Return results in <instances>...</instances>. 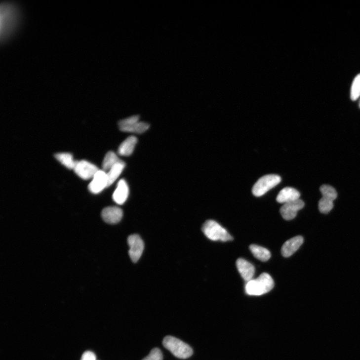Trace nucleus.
I'll return each mask as SVG.
<instances>
[{
	"label": "nucleus",
	"mask_w": 360,
	"mask_h": 360,
	"mask_svg": "<svg viewBox=\"0 0 360 360\" xmlns=\"http://www.w3.org/2000/svg\"><path fill=\"white\" fill-rule=\"evenodd\" d=\"M274 287L272 278L269 274L264 273L258 278L248 282L245 286V291L249 295L261 296L271 291Z\"/></svg>",
	"instance_id": "1"
},
{
	"label": "nucleus",
	"mask_w": 360,
	"mask_h": 360,
	"mask_svg": "<svg viewBox=\"0 0 360 360\" xmlns=\"http://www.w3.org/2000/svg\"><path fill=\"white\" fill-rule=\"evenodd\" d=\"M17 20V9L14 5L4 2L1 6V36L6 37L16 25Z\"/></svg>",
	"instance_id": "2"
},
{
	"label": "nucleus",
	"mask_w": 360,
	"mask_h": 360,
	"mask_svg": "<svg viewBox=\"0 0 360 360\" xmlns=\"http://www.w3.org/2000/svg\"><path fill=\"white\" fill-rule=\"evenodd\" d=\"M163 345L173 355L180 359H187L193 353L192 348L189 345L173 336L165 337Z\"/></svg>",
	"instance_id": "3"
},
{
	"label": "nucleus",
	"mask_w": 360,
	"mask_h": 360,
	"mask_svg": "<svg viewBox=\"0 0 360 360\" xmlns=\"http://www.w3.org/2000/svg\"><path fill=\"white\" fill-rule=\"evenodd\" d=\"M202 231L212 241L227 242L232 241L233 237L227 231L214 220H208L203 225Z\"/></svg>",
	"instance_id": "4"
},
{
	"label": "nucleus",
	"mask_w": 360,
	"mask_h": 360,
	"mask_svg": "<svg viewBox=\"0 0 360 360\" xmlns=\"http://www.w3.org/2000/svg\"><path fill=\"white\" fill-rule=\"evenodd\" d=\"M281 181V178L279 175L270 174L260 178L252 188V193L255 196L261 197L276 187Z\"/></svg>",
	"instance_id": "5"
},
{
	"label": "nucleus",
	"mask_w": 360,
	"mask_h": 360,
	"mask_svg": "<svg viewBox=\"0 0 360 360\" xmlns=\"http://www.w3.org/2000/svg\"><path fill=\"white\" fill-rule=\"evenodd\" d=\"M322 198L319 202V209L320 212L328 214L333 208L334 201L337 197L336 190L329 185H323L320 188Z\"/></svg>",
	"instance_id": "6"
},
{
	"label": "nucleus",
	"mask_w": 360,
	"mask_h": 360,
	"mask_svg": "<svg viewBox=\"0 0 360 360\" xmlns=\"http://www.w3.org/2000/svg\"><path fill=\"white\" fill-rule=\"evenodd\" d=\"M73 170L79 177L85 180L93 178L99 170L96 166L85 160L76 161Z\"/></svg>",
	"instance_id": "7"
},
{
	"label": "nucleus",
	"mask_w": 360,
	"mask_h": 360,
	"mask_svg": "<svg viewBox=\"0 0 360 360\" xmlns=\"http://www.w3.org/2000/svg\"><path fill=\"white\" fill-rule=\"evenodd\" d=\"M128 243L130 247L129 254L130 258L133 262L136 263L139 260L144 251L143 240L139 235L134 234L129 237Z\"/></svg>",
	"instance_id": "8"
},
{
	"label": "nucleus",
	"mask_w": 360,
	"mask_h": 360,
	"mask_svg": "<svg viewBox=\"0 0 360 360\" xmlns=\"http://www.w3.org/2000/svg\"><path fill=\"white\" fill-rule=\"evenodd\" d=\"M304 206V202L302 200L299 199L296 201L284 204L280 209V213L285 220H291L296 217L297 212L303 208Z\"/></svg>",
	"instance_id": "9"
},
{
	"label": "nucleus",
	"mask_w": 360,
	"mask_h": 360,
	"mask_svg": "<svg viewBox=\"0 0 360 360\" xmlns=\"http://www.w3.org/2000/svg\"><path fill=\"white\" fill-rule=\"evenodd\" d=\"M106 187H108L107 173L103 170H99L89 184V190L92 193L96 194L101 192Z\"/></svg>",
	"instance_id": "10"
},
{
	"label": "nucleus",
	"mask_w": 360,
	"mask_h": 360,
	"mask_svg": "<svg viewBox=\"0 0 360 360\" xmlns=\"http://www.w3.org/2000/svg\"><path fill=\"white\" fill-rule=\"evenodd\" d=\"M129 194V189L126 181L124 179L120 180L117 184L113 195L114 201L119 205H122L127 200Z\"/></svg>",
	"instance_id": "11"
},
{
	"label": "nucleus",
	"mask_w": 360,
	"mask_h": 360,
	"mask_svg": "<svg viewBox=\"0 0 360 360\" xmlns=\"http://www.w3.org/2000/svg\"><path fill=\"white\" fill-rule=\"evenodd\" d=\"M102 217L107 223L114 224L121 220L123 213L121 209L115 206L108 207L102 211Z\"/></svg>",
	"instance_id": "12"
},
{
	"label": "nucleus",
	"mask_w": 360,
	"mask_h": 360,
	"mask_svg": "<svg viewBox=\"0 0 360 360\" xmlns=\"http://www.w3.org/2000/svg\"><path fill=\"white\" fill-rule=\"evenodd\" d=\"M303 242L304 239L301 236H296L289 239L282 247V255L286 258L291 256L299 249Z\"/></svg>",
	"instance_id": "13"
},
{
	"label": "nucleus",
	"mask_w": 360,
	"mask_h": 360,
	"mask_svg": "<svg viewBox=\"0 0 360 360\" xmlns=\"http://www.w3.org/2000/svg\"><path fill=\"white\" fill-rule=\"evenodd\" d=\"M238 270L242 277L247 282L252 280L255 274L254 266L250 262L242 258H239L236 261Z\"/></svg>",
	"instance_id": "14"
},
{
	"label": "nucleus",
	"mask_w": 360,
	"mask_h": 360,
	"mask_svg": "<svg viewBox=\"0 0 360 360\" xmlns=\"http://www.w3.org/2000/svg\"><path fill=\"white\" fill-rule=\"evenodd\" d=\"M300 193L296 189L291 187H286L280 191L276 200L279 203H287L300 199Z\"/></svg>",
	"instance_id": "15"
},
{
	"label": "nucleus",
	"mask_w": 360,
	"mask_h": 360,
	"mask_svg": "<svg viewBox=\"0 0 360 360\" xmlns=\"http://www.w3.org/2000/svg\"><path fill=\"white\" fill-rule=\"evenodd\" d=\"M138 139L135 136H130L120 145L118 152L120 155L129 156L132 154L137 143Z\"/></svg>",
	"instance_id": "16"
},
{
	"label": "nucleus",
	"mask_w": 360,
	"mask_h": 360,
	"mask_svg": "<svg viewBox=\"0 0 360 360\" xmlns=\"http://www.w3.org/2000/svg\"><path fill=\"white\" fill-rule=\"evenodd\" d=\"M125 163L121 160L108 172H106L108 178V187L113 184L119 176L121 174L125 169Z\"/></svg>",
	"instance_id": "17"
},
{
	"label": "nucleus",
	"mask_w": 360,
	"mask_h": 360,
	"mask_svg": "<svg viewBox=\"0 0 360 360\" xmlns=\"http://www.w3.org/2000/svg\"><path fill=\"white\" fill-rule=\"evenodd\" d=\"M150 127L149 124L143 122H138L131 125L120 127L122 132L142 134L147 131Z\"/></svg>",
	"instance_id": "18"
},
{
	"label": "nucleus",
	"mask_w": 360,
	"mask_h": 360,
	"mask_svg": "<svg viewBox=\"0 0 360 360\" xmlns=\"http://www.w3.org/2000/svg\"><path fill=\"white\" fill-rule=\"evenodd\" d=\"M249 248L254 257L262 262L267 261L271 257L269 251L264 247L252 244Z\"/></svg>",
	"instance_id": "19"
},
{
	"label": "nucleus",
	"mask_w": 360,
	"mask_h": 360,
	"mask_svg": "<svg viewBox=\"0 0 360 360\" xmlns=\"http://www.w3.org/2000/svg\"><path fill=\"white\" fill-rule=\"evenodd\" d=\"M121 161L113 151H110L106 155L102 163L103 170L108 172L114 165Z\"/></svg>",
	"instance_id": "20"
},
{
	"label": "nucleus",
	"mask_w": 360,
	"mask_h": 360,
	"mask_svg": "<svg viewBox=\"0 0 360 360\" xmlns=\"http://www.w3.org/2000/svg\"><path fill=\"white\" fill-rule=\"evenodd\" d=\"M55 157L62 165L69 169H74L76 161H74L73 155L68 153L56 154Z\"/></svg>",
	"instance_id": "21"
},
{
	"label": "nucleus",
	"mask_w": 360,
	"mask_h": 360,
	"mask_svg": "<svg viewBox=\"0 0 360 360\" xmlns=\"http://www.w3.org/2000/svg\"><path fill=\"white\" fill-rule=\"evenodd\" d=\"M360 96V74L354 80L351 91V98L353 101L357 100Z\"/></svg>",
	"instance_id": "22"
},
{
	"label": "nucleus",
	"mask_w": 360,
	"mask_h": 360,
	"mask_svg": "<svg viewBox=\"0 0 360 360\" xmlns=\"http://www.w3.org/2000/svg\"><path fill=\"white\" fill-rule=\"evenodd\" d=\"M163 356L162 351L158 348L151 350L150 354L142 360H163Z\"/></svg>",
	"instance_id": "23"
},
{
	"label": "nucleus",
	"mask_w": 360,
	"mask_h": 360,
	"mask_svg": "<svg viewBox=\"0 0 360 360\" xmlns=\"http://www.w3.org/2000/svg\"><path fill=\"white\" fill-rule=\"evenodd\" d=\"M140 117L139 116H133L123 119L120 121L119 123V126L120 127L126 126L131 125L134 123L139 122Z\"/></svg>",
	"instance_id": "24"
},
{
	"label": "nucleus",
	"mask_w": 360,
	"mask_h": 360,
	"mask_svg": "<svg viewBox=\"0 0 360 360\" xmlns=\"http://www.w3.org/2000/svg\"><path fill=\"white\" fill-rule=\"evenodd\" d=\"M81 360H96L95 354L91 351H86L83 354Z\"/></svg>",
	"instance_id": "25"
},
{
	"label": "nucleus",
	"mask_w": 360,
	"mask_h": 360,
	"mask_svg": "<svg viewBox=\"0 0 360 360\" xmlns=\"http://www.w3.org/2000/svg\"></svg>",
	"instance_id": "26"
}]
</instances>
